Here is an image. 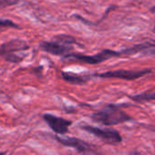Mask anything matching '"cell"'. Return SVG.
<instances>
[{
  "label": "cell",
  "mask_w": 155,
  "mask_h": 155,
  "mask_svg": "<svg viewBox=\"0 0 155 155\" xmlns=\"http://www.w3.org/2000/svg\"><path fill=\"white\" fill-rule=\"evenodd\" d=\"M91 120L102 125L111 126L130 121L132 120V117L118 107L109 105L106 108L91 114Z\"/></svg>",
  "instance_id": "1"
},
{
  "label": "cell",
  "mask_w": 155,
  "mask_h": 155,
  "mask_svg": "<svg viewBox=\"0 0 155 155\" xmlns=\"http://www.w3.org/2000/svg\"><path fill=\"white\" fill-rule=\"evenodd\" d=\"M29 48V46L23 40L12 39L8 42L0 45V57L5 60L12 63H18L23 60L24 56H19L17 53L22 52Z\"/></svg>",
  "instance_id": "2"
},
{
  "label": "cell",
  "mask_w": 155,
  "mask_h": 155,
  "mask_svg": "<svg viewBox=\"0 0 155 155\" xmlns=\"http://www.w3.org/2000/svg\"><path fill=\"white\" fill-rule=\"evenodd\" d=\"M150 69H140V70H129V69H116L110 70L103 73L94 74V77L102 78V79H119L132 81L138 80L140 78L150 73Z\"/></svg>",
  "instance_id": "3"
},
{
  "label": "cell",
  "mask_w": 155,
  "mask_h": 155,
  "mask_svg": "<svg viewBox=\"0 0 155 155\" xmlns=\"http://www.w3.org/2000/svg\"><path fill=\"white\" fill-rule=\"evenodd\" d=\"M81 129L108 144H118L122 141L120 132L112 129H102L91 125H82Z\"/></svg>",
  "instance_id": "4"
},
{
  "label": "cell",
  "mask_w": 155,
  "mask_h": 155,
  "mask_svg": "<svg viewBox=\"0 0 155 155\" xmlns=\"http://www.w3.org/2000/svg\"><path fill=\"white\" fill-rule=\"evenodd\" d=\"M120 55H122L121 52L114 51L111 49H104V50H102L95 55H91V56L78 54V53H70L68 56H66L65 58H73L77 61H81V62H84L87 64L94 65V64H99L103 61H106L111 58L120 57Z\"/></svg>",
  "instance_id": "5"
},
{
  "label": "cell",
  "mask_w": 155,
  "mask_h": 155,
  "mask_svg": "<svg viewBox=\"0 0 155 155\" xmlns=\"http://www.w3.org/2000/svg\"><path fill=\"white\" fill-rule=\"evenodd\" d=\"M43 120L47 122L49 128L57 134H66L68 132V129L72 124L71 120H66L61 117H58L56 115L46 113L43 115Z\"/></svg>",
  "instance_id": "6"
},
{
  "label": "cell",
  "mask_w": 155,
  "mask_h": 155,
  "mask_svg": "<svg viewBox=\"0 0 155 155\" xmlns=\"http://www.w3.org/2000/svg\"><path fill=\"white\" fill-rule=\"evenodd\" d=\"M39 48L47 53L55 56H62L64 58L70 54V51L73 48L72 46L63 44L56 39H53L52 41H42L39 44Z\"/></svg>",
  "instance_id": "7"
},
{
  "label": "cell",
  "mask_w": 155,
  "mask_h": 155,
  "mask_svg": "<svg viewBox=\"0 0 155 155\" xmlns=\"http://www.w3.org/2000/svg\"><path fill=\"white\" fill-rule=\"evenodd\" d=\"M55 139L57 141H58L60 144L66 146V147H70L74 148L77 151L81 153H91L92 152V147L86 141L78 139L76 137H60V136H56Z\"/></svg>",
  "instance_id": "8"
},
{
  "label": "cell",
  "mask_w": 155,
  "mask_h": 155,
  "mask_svg": "<svg viewBox=\"0 0 155 155\" xmlns=\"http://www.w3.org/2000/svg\"><path fill=\"white\" fill-rule=\"evenodd\" d=\"M61 77L66 82L70 83V84H75V85H82V84L87 83V81H89V77L81 76L78 74H73V73L65 72V71L61 72Z\"/></svg>",
  "instance_id": "9"
},
{
  "label": "cell",
  "mask_w": 155,
  "mask_h": 155,
  "mask_svg": "<svg viewBox=\"0 0 155 155\" xmlns=\"http://www.w3.org/2000/svg\"><path fill=\"white\" fill-rule=\"evenodd\" d=\"M130 98L136 102L151 101H155V92H145V93H141V94L130 96Z\"/></svg>",
  "instance_id": "10"
},
{
  "label": "cell",
  "mask_w": 155,
  "mask_h": 155,
  "mask_svg": "<svg viewBox=\"0 0 155 155\" xmlns=\"http://www.w3.org/2000/svg\"><path fill=\"white\" fill-rule=\"evenodd\" d=\"M7 28H16V29H20L21 28L16 24L15 22H13L10 19H4V18H0V31L3 29H7Z\"/></svg>",
  "instance_id": "11"
},
{
  "label": "cell",
  "mask_w": 155,
  "mask_h": 155,
  "mask_svg": "<svg viewBox=\"0 0 155 155\" xmlns=\"http://www.w3.org/2000/svg\"><path fill=\"white\" fill-rule=\"evenodd\" d=\"M54 39L63 43V44H66V45H69V46H72L73 44L76 43V39L71 37V36H68V35H58V36H56L54 38Z\"/></svg>",
  "instance_id": "12"
},
{
  "label": "cell",
  "mask_w": 155,
  "mask_h": 155,
  "mask_svg": "<svg viewBox=\"0 0 155 155\" xmlns=\"http://www.w3.org/2000/svg\"><path fill=\"white\" fill-rule=\"evenodd\" d=\"M18 1L19 0H0V9L15 6L18 3Z\"/></svg>",
  "instance_id": "13"
},
{
  "label": "cell",
  "mask_w": 155,
  "mask_h": 155,
  "mask_svg": "<svg viewBox=\"0 0 155 155\" xmlns=\"http://www.w3.org/2000/svg\"><path fill=\"white\" fill-rule=\"evenodd\" d=\"M150 11H151L152 13H155V6H154V7H152V8H150Z\"/></svg>",
  "instance_id": "14"
},
{
  "label": "cell",
  "mask_w": 155,
  "mask_h": 155,
  "mask_svg": "<svg viewBox=\"0 0 155 155\" xmlns=\"http://www.w3.org/2000/svg\"><path fill=\"white\" fill-rule=\"evenodd\" d=\"M5 154V152H1V153H0V155H4Z\"/></svg>",
  "instance_id": "15"
},
{
  "label": "cell",
  "mask_w": 155,
  "mask_h": 155,
  "mask_svg": "<svg viewBox=\"0 0 155 155\" xmlns=\"http://www.w3.org/2000/svg\"><path fill=\"white\" fill-rule=\"evenodd\" d=\"M154 32H155V28H154Z\"/></svg>",
  "instance_id": "16"
}]
</instances>
